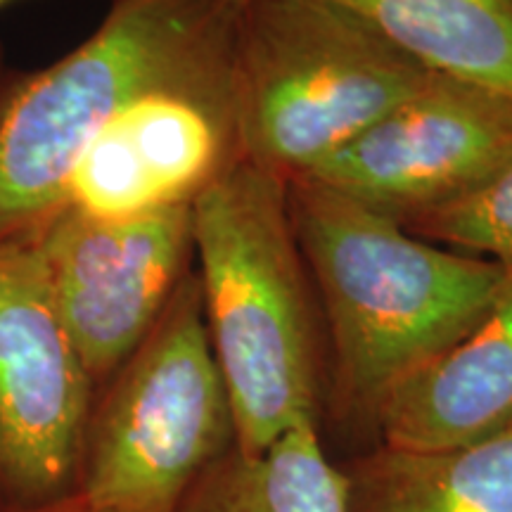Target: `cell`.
Segmentation results:
<instances>
[{
    "mask_svg": "<svg viewBox=\"0 0 512 512\" xmlns=\"http://www.w3.org/2000/svg\"><path fill=\"white\" fill-rule=\"evenodd\" d=\"M178 512H351V496L344 470L325 456L318 420H302L261 451H228Z\"/></svg>",
    "mask_w": 512,
    "mask_h": 512,
    "instance_id": "cell-13",
    "label": "cell"
},
{
    "mask_svg": "<svg viewBox=\"0 0 512 512\" xmlns=\"http://www.w3.org/2000/svg\"><path fill=\"white\" fill-rule=\"evenodd\" d=\"M240 0H112L100 27L31 74L0 105V240L60 211L100 128L136 95L223 53Z\"/></svg>",
    "mask_w": 512,
    "mask_h": 512,
    "instance_id": "cell-3",
    "label": "cell"
},
{
    "mask_svg": "<svg viewBox=\"0 0 512 512\" xmlns=\"http://www.w3.org/2000/svg\"><path fill=\"white\" fill-rule=\"evenodd\" d=\"M401 226L422 240L489 259L512 273V162L463 200L413 216Z\"/></svg>",
    "mask_w": 512,
    "mask_h": 512,
    "instance_id": "cell-14",
    "label": "cell"
},
{
    "mask_svg": "<svg viewBox=\"0 0 512 512\" xmlns=\"http://www.w3.org/2000/svg\"><path fill=\"white\" fill-rule=\"evenodd\" d=\"M240 157L228 46L121 107L74 164L60 209L128 219L192 207Z\"/></svg>",
    "mask_w": 512,
    "mask_h": 512,
    "instance_id": "cell-7",
    "label": "cell"
},
{
    "mask_svg": "<svg viewBox=\"0 0 512 512\" xmlns=\"http://www.w3.org/2000/svg\"><path fill=\"white\" fill-rule=\"evenodd\" d=\"M510 162L512 100L434 74L302 178L403 223L463 200Z\"/></svg>",
    "mask_w": 512,
    "mask_h": 512,
    "instance_id": "cell-9",
    "label": "cell"
},
{
    "mask_svg": "<svg viewBox=\"0 0 512 512\" xmlns=\"http://www.w3.org/2000/svg\"><path fill=\"white\" fill-rule=\"evenodd\" d=\"M427 72L512 100V0H328Z\"/></svg>",
    "mask_w": 512,
    "mask_h": 512,
    "instance_id": "cell-12",
    "label": "cell"
},
{
    "mask_svg": "<svg viewBox=\"0 0 512 512\" xmlns=\"http://www.w3.org/2000/svg\"><path fill=\"white\" fill-rule=\"evenodd\" d=\"M287 202L330 328L337 411L373 427L396 384L477 328L510 273L311 178L287 181Z\"/></svg>",
    "mask_w": 512,
    "mask_h": 512,
    "instance_id": "cell-1",
    "label": "cell"
},
{
    "mask_svg": "<svg viewBox=\"0 0 512 512\" xmlns=\"http://www.w3.org/2000/svg\"><path fill=\"white\" fill-rule=\"evenodd\" d=\"M344 475L351 512H512V430L439 451L380 444Z\"/></svg>",
    "mask_w": 512,
    "mask_h": 512,
    "instance_id": "cell-11",
    "label": "cell"
},
{
    "mask_svg": "<svg viewBox=\"0 0 512 512\" xmlns=\"http://www.w3.org/2000/svg\"><path fill=\"white\" fill-rule=\"evenodd\" d=\"M8 512H98L91 503L86 501V496L81 491H72V494L55 498V501L41 503V505H17L15 510Z\"/></svg>",
    "mask_w": 512,
    "mask_h": 512,
    "instance_id": "cell-15",
    "label": "cell"
},
{
    "mask_svg": "<svg viewBox=\"0 0 512 512\" xmlns=\"http://www.w3.org/2000/svg\"><path fill=\"white\" fill-rule=\"evenodd\" d=\"M432 76L328 0H240L235 10L240 155L285 181L309 176Z\"/></svg>",
    "mask_w": 512,
    "mask_h": 512,
    "instance_id": "cell-4",
    "label": "cell"
},
{
    "mask_svg": "<svg viewBox=\"0 0 512 512\" xmlns=\"http://www.w3.org/2000/svg\"><path fill=\"white\" fill-rule=\"evenodd\" d=\"M29 238L98 392L147 337L195 266L192 207L128 219L60 209Z\"/></svg>",
    "mask_w": 512,
    "mask_h": 512,
    "instance_id": "cell-8",
    "label": "cell"
},
{
    "mask_svg": "<svg viewBox=\"0 0 512 512\" xmlns=\"http://www.w3.org/2000/svg\"><path fill=\"white\" fill-rule=\"evenodd\" d=\"M380 444L439 451L512 430V273L470 335L396 384L375 413Z\"/></svg>",
    "mask_w": 512,
    "mask_h": 512,
    "instance_id": "cell-10",
    "label": "cell"
},
{
    "mask_svg": "<svg viewBox=\"0 0 512 512\" xmlns=\"http://www.w3.org/2000/svg\"><path fill=\"white\" fill-rule=\"evenodd\" d=\"M204 325L226 382L235 448L256 453L318 420L320 361L309 273L287 181L240 157L192 202Z\"/></svg>",
    "mask_w": 512,
    "mask_h": 512,
    "instance_id": "cell-2",
    "label": "cell"
},
{
    "mask_svg": "<svg viewBox=\"0 0 512 512\" xmlns=\"http://www.w3.org/2000/svg\"><path fill=\"white\" fill-rule=\"evenodd\" d=\"M93 401L34 240H0V484L17 505L76 489Z\"/></svg>",
    "mask_w": 512,
    "mask_h": 512,
    "instance_id": "cell-6",
    "label": "cell"
},
{
    "mask_svg": "<svg viewBox=\"0 0 512 512\" xmlns=\"http://www.w3.org/2000/svg\"><path fill=\"white\" fill-rule=\"evenodd\" d=\"M15 79V72H10L8 67H5V60H3V50H0V105H3L5 100V93H8L10 83Z\"/></svg>",
    "mask_w": 512,
    "mask_h": 512,
    "instance_id": "cell-16",
    "label": "cell"
},
{
    "mask_svg": "<svg viewBox=\"0 0 512 512\" xmlns=\"http://www.w3.org/2000/svg\"><path fill=\"white\" fill-rule=\"evenodd\" d=\"M233 448V408L192 266L147 337L95 392L76 491L98 512H178Z\"/></svg>",
    "mask_w": 512,
    "mask_h": 512,
    "instance_id": "cell-5",
    "label": "cell"
},
{
    "mask_svg": "<svg viewBox=\"0 0 512 512\" xmlns=\"http://www.w3.org/2000/svg\"><path fill=\"white\" fill-rule=\"evenodd\" d=\"M12 3H17V0H0V10L8 8V5H12Z\"/></svg>",
    "mask_w": 512,
    "mask_h": 512,
    "instance_id": "cell-17",
    "label": "cell"
}]
</instances>
